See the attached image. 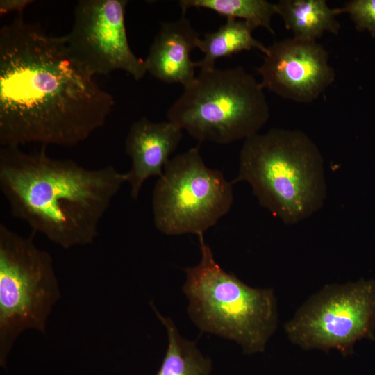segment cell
Wrapping results in <instances>:
<instances>
[{
	"label": "cell",
	"instance_id": "cell-12",
	"mask_svg": "<svg viewBox=\"0 0 375 375\" xmlns=\"http://www.w3.org/2000/svg\"><path fill=\"white\" fill-rule=\"evenodd\" d=\"M199 38L185 16L163 22L144 60L147 73L165 83L188 85L197 76L190 53Z\"/></svg>",
	"mask_w": 375,
	"mask_h": 375
},
{
	"label": "cell",
	"instance_id": "cell-7",
	"mask_svg": "<svg viewBox=\"0 0 375 375\" xmlns=\"http://www.w3.org/2000/svg\"><path fill=\"white\" fill-rule=\"evenodd\" d=\"M233 183L208 167L199 147L171 158L154 186L156 228L167 235L203 233L230 210Z\"/></svg>",
	"mask_w": 375,
	"mask_h": 375
},
{
	"label": "cell",
	"instance_id": "cell-16",
	"mask_svg": "<svg viewBox=\"0 0 375 375\" xmlns=\"http://www.w3.org/2000/svg\"><path fill=\"white\" fill-rule=\"evenodd\" d=\"M183 16L191 8H206L227 19L244 21L254 28L262 27L274 35L272 17L277 14L276 4L267 0H181Z\"/></svg>",
	"mask_w": 375,
	"mask_h": 375
},
{
	"label": "cell",
	"instance_id": "cell-5",
	"mask_svg": "<svg viewBox=\"0 0 375 375\" xmlns=\"http://www.w3.org/2000/svg\"><path fill=\"white\" fill-rule=\"evenodd\" d=\"M269 117L260 82L243 67L201 70L167 118L200 142L226 144L258 133Z\"/></svg>",
	"mask_w": 375,
	"mask_h": 375
},
{
	"label": "cell",
	"instance_id": "cell-17",
	"mask_svg": "<svg viewBox=\"0 0 375 375\" xmlns=\"http://www.w3.org/2000/svg\"><path fill=\"white\" fill-rule=\"evenodd\" d=\"M339 10L340 14H349L357 31L375 38V0H351Z\"/></svg>",
	"mask_w": 375,
	"mask_h": 375
},
{
	"label": "cell",
	"instance_id": "cell-4",
	"mask_svg": "<svg viewBox=\"0 0 375 375\" xmlns=\"http://www.w3.org/2000/svg\"><path fill=\"white\" fill-rule=\"evenodd\" d=\"M198 237L201 260L184 269L189 317L201 331L240 344L244 354L264 352L278 323L273 289L251 287L224 270L203 235Z\"/></svg>",
	"mask_w": 375,
	"mask_h": 375
},
{
	"label": "cell",
	"instance_id": "cell-2",
	"mask_svg": "<svg viewBox=\"0 0 375 375\" xmlns=\"http://www.w3.org/2000/svg\"><path fill=\"white\" fill-rule=\"evenodd\" d=\"M45 147L0 149V189L12 215L64 249L91 244L126 173L110 165L88 169L56 159Z\"/></svg>",
	"mask_w": 375,
	"mask_h": 375
},
{
	"label": "cell",
	"instance_id": "cell-3",
	"mask_svg": "<svg viewBox=\"0 0 375 375\" xmlns=\"http://www.w3.org/2000/svg\"><path fill=\"white\" fill-rule=\"evenodd\" d=\"M247 182L260 205L285 224L322 208L327 185L323 156L301 130L272 128L244 140L233 184Z\"/></svg>",
	"mask_w": 375,
	"mask_h": 375
},
{
	"label": "cell",
	"instance_id": "cell-18",
	"mask_svg": "<svg viewBox=\"0 0 375 375\" xmlns=\"http://www.w3.org/2000/svg\"><path fill=\"white\" fill-rule=\"evenodd\" d=\"M34 2L32 0H1L0 14L3 15L10 12L22 13L23 10L29 4Z\"/></svg>",
	"mask_w": 375,
	"mask_h": 375
},
{
	"label": "cell",
	"instance_id": "cell-11",
	"mask_svg": "<svg viewBox=\"0 0 375 375\" xmlns=\"http://www.w3.org/2000/svg\"><path fill=\"white\" fill-rule=\"evenodd\" d=\"M183 130L171 121L153 122L142 117L131 126L125 140V151L131 160L126 172L132 199H137L144 183L161 176L182 138Z\"/></svg>",
	"mask_w": 375,
	"mask_h": 375
},
{
	"label": "cell",
	"instance_id": "cell-14",
	"mask_svg": "<svg viewBox=\"0 0 375 375\" xmlns=\"http://www.w3.org/2000/svg\"><path fill=\"white\" fill-rule=\"evenodd\" d=\"M254 29L244 21L227 19L217 30L209 32L203 39L198 40L197 48L204 56L195 62L196 67H200L201 70L212 69L215 68L217 59L253 49H258L265 54L267 47L253 38L252 32Z\"/></svg>",
	"mask_w": 375,
	"mask_h": 375
},
{
	"label": "cell",
	"instance_id": "cell-15",
	"mask_svg": "<svg viewBox=\"0 0 375 375\" xmlns=\"http://www.w3.org/2000/svg\"><path fill=\"white\" fill-rule=\"evenodd\" d=\"M157 317L167 330L168 345L156 375H210L212 361L205 357L196 342L183 338L172 319L162 315L151 303Z\"/></svg>",
	"mask_w": 375,
	"mask_h": 375
},
{
	"label": "cell",
	"instance_id": "cell-10",
	"mask_svg": "<svg viewBox=\"0 0 375 375\" xmlns=\"http://www.w3.org/2000/svg\"><path fill=\"white\" fill-rule=\"evenodd\" d=\"M256 70L264 89L302 103L317 99L335 78L323 45L294 37L267 47L263 62Z\"/></svg>",
	"mask_w": 375,
	"mask_h": 375
},
{
	"label": "cell",
	"instance_id": "cell-8",
	"mask_svg": "<svg viewBox=\"0 0 375 375\" xmlns=\"http://www.w3.org/2000/svg\"><path fill=\"white\" fill-rule=\"evenodd\" d=\"M284 328L288 340L304 350L335 349L344 357L352 355L357 342L375 339V281L326 284Z\"/></svg>",
	"mask_w": 375,
	"mask_h": 375
},
{
	"label": "cell",
	"instance_id": "cell-6",
	"mask_svg": "<svg viewBox=\"0 0 375 375\" xmlns=\"http://www.w3.org/2000/svg\"><path fill=\"white\" fill-rule=\"evenodd\" d=\"M60 298L51 255L0 224V364L6 367L17 337L27 329L44 333Z\"/></svg>",
	"mask_w": 375,
	"mask_h": 375
},
{
	"label": "cell",
	"instance_id": "cell-13",
	"mask_svg": "<svg viewBox=\"0 0 375 375\" xmlns=\"http://www.w3.org/2000/svg\"><path fill=\"white\" fill-rule=\"evenodd\" d=\"M275 4L277 14L294 38L316 41L325 32L339 33V8L329 7L325 0H280Z\"/></svg>",
	"mask_w": 375,
	"mask_h": 375
},
{
	"label": "cell",
	"instance_id": "cell-9",
	"mask_svg": "<svg viewBox=\"0 0 375 375\" xmlns=\"http://www.w3.org/2000/svg\"><path fill=\"white\" fill-rule=\"evenodd\" d=\"M126 0H81L63 39L71 55L92 76L122 70L136 81L147 73L144 60L132 51L127 38Z\"/></svg>",
	"mask_w": 375,
	"mask_h": 375
},
{
	"label": "cell",
	"instance_id": "cell-1",
	"mask_svg": "<svg viewBox=\"0 0 375 375\" xmlns=\"http://www.w3.org/2000/svg\"><path fill=\"white\" fill-rule=\"evenodd\" d=\"M115 105L71 55L63 37L19 13L0 30V144L72 147L106 123Z\"/></svg>",
	"mask_w": 375,
	"mask_h": 375
}]
</instances>
